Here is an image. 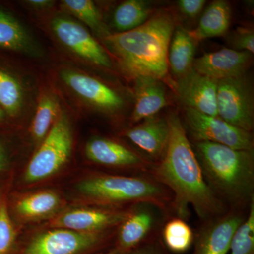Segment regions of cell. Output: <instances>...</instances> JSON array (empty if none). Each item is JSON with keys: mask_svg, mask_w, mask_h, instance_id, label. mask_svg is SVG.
I'll return each mask as SVG.
<instances>
[{"mask_svg": "<svg viewBox=\"0 0 254 254\" xmlns=\"http://www.w3.org/2000/svg\"><path fill=\"white\" fill-rule=\"evenodd\" d=\"M167 120L168 147L161 160L153 165L150 175L171 191L174 216L187 221L190 206L202 222L223 215L229 209L205 181L181 120L176 114H170Z\"/></svg>", "mask_w": 254, "mask_h": 254, "instance_id": "cell-1", "label": "cell"}, {"mask_svg": "<svg viewBox=\"0 0 254 254\" xmlns=\"http://www.w3.org/2000/svg\"><path fill=\"white\" fill-rule=\"evenodd\" d=\"M175 28L173 16L161 11L139 27L105 37V43L128 76L163 81L168 75L169 46Z\"/></svg>", "mask_w": 254, "mask_h": 254, "instance_id": "cell-2", "label": "cell"}, {"mask_svg": "<svg viewBox=\"0 0 254 254\" xmlns=\"http://www.w3.org/2000/svg\"><path fill=\"white\" fill-rule=\"evenodd\" d=\"M193 150L213 193L229 210L247 211L254 200V151L195 141Z\"/></svg>", "mask_w": 254, "mask_h": 254, "instance_id": "cell-3", "label": "cell"}, {"mask_svg": "<svg viewBox=\"0 0 254 254\" xmlns=\"http://www.w3.org/2000/svg\"><path fill=\"white\" fill-rule=\"evenodd\" d=\"M82 194L95 204L108 206L153 203L174 216L171 191L150 175L97 174L78 185Z\"/></svg>", "mask_w": 254, "mask_h": 254, "instance_id": "cell-4", "label": "cell"}, {"mask_svg": "<svg viewBox=\"0 0 254 254\" xmlns=\"http://www.w3.org/2000/svg\"><path fill=\"white\" fill-rule=\"evenodd\" d=\"M72 148V133L66 115L61 113L25 172V181L35 182L48 178L66 164Z\"/></svg>", "mask_w": 254, "mask_h": 254, "instance_id": "cell-5", "label": "cell"}, {"mask_svg": "<svg viewBox=\"0 0 254 254\" xmlns=\"http://www.w3.org/2000/svg\"><path fill=\"white\" fill-rule=\"evenodd\" d=\"M216 101L218 117L241 129L253 131L254 89L247 75L219 80Z\"/></svg>", "mask_w": 254, "mask_h": 254, "instance_id": "cell-6", "label": "cell"}, {"mask_svg": "<svg viewBox=\"0 0 254 254\" xmlns=\"http://www.w3.org/2000/svg\"><path fill=\"white\" fill-rule=\"evenodd\" d=\"M171 217L153 203L143 202L131 205L126 218L118 226L116 248L126 253L138 246L160 238L164 224Z\"/></svg>", "mask_w": 254, "mask_h": 254, "instance_id": "cell-7", "label": "cell"}, {"mask_svg": "<svg viewBox=\"0 0 254 254\" xmlns=\"http://www.w3.org/2000/svg\"><path fill=\"white\" fill-rule=\"evenodd\" d=\"M185 120L195 141H207L237 150H254L252 132L233 126L220 117L205 115L186 108Z\"/></svg>", "mask_w": 254, "mask_h": 254, "instance_id": "cell-8", "label": "cell"}, {"mask_svg": "<svg viewBox=\"0 0 254 254\" xmlns=\"http://www.w3.org/2000/svg\"><path fill=\"white\" fill-rule=\"evenodd\" d=\"M108 231L82 232L64 228L35 237L22 254H81L106 242Z\"/></svg>", "mask_w": 254, "mask_h": 254, "instance_id": "cell-9", "label": "cell"}, {"mask_svg": "<svg viewBox=\"0 0 254 254\" xmlns=\"http://www.w3.org/2000/svg\"><path fill=\"white\" fill-rule=\"evenodd\" d=\"M247 212L230 209L220 216L202 222L194 234L192 254H229L232 236Z\"/></svg>", "mask_w": 254, "mask_h": 254, "instance_id": "cell-10", "label": "cell"}, {"mask_svg": "<svg viewBox=\"0 0 254 254\" xmlns=\"http://www.w3.org/2000/svg\"><path fill=\"white\" fill-rule=\"evenodd\" d=\"M87 158L93 163L110 168L128 169L136 175H150L154 163L145 156L118 142L105 138H96L87 143Z\"/></svg>", "mask_w": 254, "mask_h": 254, "instance_id": "cell-11", "label": "cell"}, {"mask_svg": "<svg viewBox=\"0 0 254 254\" xmlns=\"http://www.w3.org/2000/svg\"><path fill=\"white\" fill-rule=\"evenodd\" d=\"M52 28L58 39L75 54L98 66L111 67V60L103 47L81 25L67 18H56Z\"/></svg>", "mask_w": 254, "mask_h": 254, "instance_id": "cell-12", "label": "cell"}, {"mask_svg": "<svg viewBox=\"0 0 254 254\" xmlns=\"http://www.w3.org/2000/svg\"><path fill=\"white\" fill-rule=\"evenodd\" d=\"M128 209H76L57 217L50 223L55 228L82 232H105L118 227L126 218Z\"/></svg>", "mask_w": 254, "mask_h": 254, "instance_id": "cell-13", "label": "cell"}, {"mask_svg": "<svg viewBox=\"0 0 254 254\" xmlns=\"http://www.w3.org/2000/svg\"><path fill=\"white\" fill-rule=\"evenodd\" d=\"M217 80L200 74L192 68L178 78L175 88L180 101L186 108L217 117Z\"/></svg>", "mask_w": 254, "mask_h": 254, "instance_id": "cell-14", "label": "cell"}, {"mask_svg": "<svg viewBox=\"0 0 254 254\" xmlns=\"http://www.w3.org/2000/svg\"><path fill=\"white\" fill-rule=\"evenodd\" d=\"M251 61L252 54L247 52L223 48L194 60L193 68L200 74L219 81L246 74Z\"/></svg>", "mask_w": 254, "mask_h": 254, "instance_id": "cell-15", "label": "cell"}, {"mask_svg": "<svg viewBox=\"0 0 254 254\" xmlns=\"http://www.w3.org/2000/svg\"><path fill=\"white\" fill-rule=\"evenodd\" d=\"M124 134L146 155L145 158L156 163L166 151L170 127L167 118L155 115L128 128Z\"/></svg>", "mask_w": 254, "mask_h": 254, "instance_id": "cell-16", "label": "cell"}, {"mask_svg": "<svg viewBox=\"0 0 254 254\" xmlns=\"http://www.w3.org/2000/svg\"><path fill=\"white\" fill-rule=\"evenodd\" d=\"M61 77L78 96L99 109L112 113L123 107V98L96 78L70 70L63 71Z\"/></svg>", "mask_w": 254, "mask_h": 254, "instance_id": "cell-17", "label": "cell"}, {"mask_svg": "<svg viewBox=\"0 0 254 254\" xmlns=\"http://www.w3.org/2000/svg\"><path fill=\"white\" fill-rule=\"evenodd\" d=\"M134 79L136 102L131 117L133 124L155 116L168 103L166 89L162 80L147 76Z\"/></svg>", "mask_w": 254, "mask_h": 254, "instance_id": "cell-18", "label": "cell"}, {"mask_svg": "<svg viewBox=\"0 0 254 254\" xmlns=\"http://www.w3.org/2000/svg\"><path fill=\"white\" fill-rule=\"evenodd\" d=\"M197 42L190 31L178 26L175 28L168 50V66L180 78L193 68Z\"/></svg>", "mask_w": 254, "mask_h": 254, "instance_id": "cell-19", "label": "cell"}, {"mask_svg": "<svg viewBox=\"0 0 254 254\" xmlns=\"http://www.w3.org/2000/svg\"><path fill=\"white\" fill-rule=\"evenodd\" d=\"M230 5L223 0H217L205 10L196 28L190 31L195 41L223 36L227 33L231 22Z\"/></svg>", "mask_w": 254, "mask_h": 254, "instance_id": "cell-20", "label": "cell"}, {"mask_svg": "<svg viewBox=\"0 0 254 254\" xmlns=\"http://www.w3.org/2000/svg\"><path fill=\"white\" fill-rule=\"evenodd\" d=\"M160 240L167 250L175 254L185 253L193 246L194 232L186 220L173 216L164 224Z\"/></svg>", "mask_w": 254, "mask_h": 254, "instance_id": "cell-21", "label": "cell"}, {"mask_svg": "<svg viewBox=\"0 0 254 254\" xmlns=\"http://www.w3.org/2000/svg\"><path fill=\"white\" fill-rule=\"evenodd\" d=\"M152 9L150 3L143 0L124 1L114 12V26L120 33L135 29L148 21Z\"/></svg>", "mask_w": 254, "mask_h": 254, "instance_id": "cell-22", "label": "cell"}, {"mask_svg": "<svg viewBox=\"0 0 254 254\" xmlns=\"http://www.w3.org/2000/svg\"><path fill=\"white\" fill-rule=\"evenodd\" d=\"M59 195L53 191L44 190L23 197L17 202L16 209L23 218L36 219L47 216L59 208Z\"/></svg>", "mask_w": 254, "mask_h": 254, "instance_id": "cell-23", "label": "cell"}, {"mask_svg": "<svg viewBox=\"0 0 254 254\" xmlns=\"http://www.w3.org/2000/svg\"><path fill=\"white\" fill-rule=\"evenodd\" d=\"M58 102L53 95H42L31 126L33 139L40 143L44 140L58 118Z\"/></svg>", "mask_w": 254, "mask_h": 254, "instance_id": "cell-24", "label": "cell"}, {"mask_svg": "<svg viewBox=\"0 0 254 254\" xmlns=\"http://www.w3.org/2000/svg\"><path fill=\"white\" fill-rule=\"evenodd\" d=\"M63 4L65 9L89 26L95 33L104 36L105 38L109 36L102 21L98 8L91 0H64Z\"/></svg>", "mask_w": 254, "mask_h": 254, "instance_id": "cell-25", "label": "cell"}, {"mask_svg": "<svg viewBox=\"0 0 254 254\" xmlns=\"http://www.w3.org/2000/svg\"><path fill=\"white\" fill-rule=\"evenodd\" d=\"M26 32L11 15L0 10V47L6 49L24 50L28 46Z\"/></svg>", "mask_w": 254, "mask_h": 254, "instance_id": "cell-26", "label": "cell"}, {"mask_svg": "<svg viewBox=\"0 0 254 254\" xmlns=\"http://www.w3.org/2000/svg\"><path fill=\"white\" fill-rule=\"evenodd\" d=\"M23 103L22 87L6 71L0 69V106L10 115H16Z\"/></svg>", "mask_w": 254, "mask_h": 254, "instance_id": "cell-27", "label": "cell"}, {"mask_svg": "<svg viewBox=\"0 0 254 254\" xmlns=\"http://www.w3.org/2000/svg\"><path fill=\"white\" fill-rule=\"evenodd\" d=\"M229 254H254V200L232 236Z\"/></svg>", "mask_w": 254, "mask_h": 254, "instance_id": "cell-28", "label": "cell"}, {"mask_svg": "<svg viewBox=\"0 0 254 254\" xmlns=\"http://www.w3.org/2000/svg\"><path fill=\"white\" fill-rule=\"evenodd\" d=\"M16 232L4 202H0V254H9L14 247Z\"/></svg>", "mask_w": 254, "mask_h": 254, "instance_id": "cell-29", "label": "cell"}, {"mask_svg": "<svg viewBox=\"0 0 254 254\" xmlns=\"http://www.w3.org/2000/svg\"><path fill=\"white\" fill-rule=\"evenodd\" d=\"M233 50L254 53V34L252 30L239 28L234 31L229 40Z\"/></svg>", "mask_w": 254, "mask_h": 254, "instance_id": "cell-30", "label": "cell"}, {"mask_svg": "<svg viewBox=\"0 0 254 254\" xmlns=\"http://www.w3.org/2000/svg\"><path fill=\"white\" fill-rule=\"evenodd\" d=\"M125 254H169L160 238L146 242L132 249Z\"/></svg>", "mask_w": 254, "mask_h": 254, "instance_id": "cell-31", "label": "cell"}, {"mask_svg": "<svg viewBox=\"0 0 254 254\" xmlns=\"http://www.w3.org/2000/svg\"><path fill=\"white\" fill-rule=\"evenodd\" d=\"M205 0H180L177 2L179 9L188 18H195L204 7Z\"/></svg>", "mask_w": 254, "mask_h": 254, "instance_id": "cell-32", "label": "cell"}, {"mask_svg": "<svg viewBox=\"0 0 254 254\" xmlns=\"http://www.w3.org/2000/svg\"><path fill=\"white\" fill-rule=\"evenodd\" d=\"M30 4L33 5L35 7H44L50 4L51 1L48 0H31L28 1Z\"/></svg>", "mask_w": 254, "mask_h": 254, "instance_id": "cell-33", "label": "cell"}, {"mask_svg": "<svg viewBox=\"0 0 254 254\" xmlns=\"http://www.w3.org/2000/svg\"><path fill=\"white\" fill-rule=\"evenodd\" d=\"M5 165V157L2 150L0 148V171L4 168Z\"/></svg>", "mask_w": 254, "mask_h": 254, "instance_id": "cell-34", "label": "cell"}, {"mask_svg": "<svg viewBox=\"0 0 254 254\" xmlns=\"http://www.w3.org/2000/svg\"><path fill=\"white\" fill-rule=\"evenodd\" d=\"M98 254H125V252H122V251L118 250V248H116V247H115V249H113V250L110 251V252H105V253H101Z\"/></svg>", "mask_w": 254, "mask_h": 254, "instance_id": "cell-35", "label": "cell"}, {"mask_svg": "<svg viewBox=\"0 0 254 254\" xmlns=\"http://www.w3.org/2000/svg\"><path fill=\"white\" fill-rule=\"evenodd\" d=\"M4 113L3 111L2 108L0 106V120H1L3 118H4Z\"/></svg>", "mask_w": 254, "mask_h": 254, "instance_id": "cell-36", "label": "cell"}]
</instances>
